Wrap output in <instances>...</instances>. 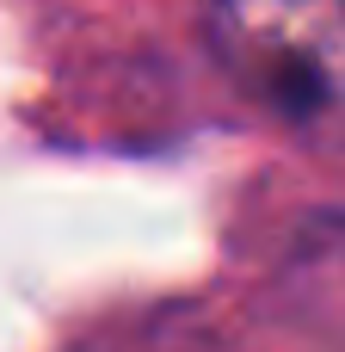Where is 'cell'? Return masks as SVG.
Here are the masks:
<instances>
[{"instance_id": "cell-1", "label": "cell", "mask_w": 345, "mask_h": 352, "mask_svg": "<svg viewBox=\"0 0 345 352\" xmlns=\"http://www.w3.org/2000/svg\"><path fill=\"white\" fill-rule=\"evenodd\" d=\"M210 50L253 105L309 124L345 93V0H210Z\"/></svg>"}]
</instances>
